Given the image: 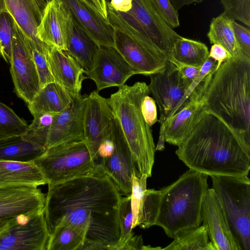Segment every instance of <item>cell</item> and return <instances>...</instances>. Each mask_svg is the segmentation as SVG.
<instances>
[{
    "instance_id": "3957f363",
    "label": "cell",
    "mask_w": 250,
    "mask_h": 250,
    "mask_svg": "<svg viewBox=\"0 0 250 250\" xmlns=\"http://www.w3.org/2000/svg\"><path fill=\"white\" fill-rule=\"evenodd\" d=\"M218 117L250 144V58L229 59L216 70L202 100Z\"/></svg>"
},
{
    "instance_id": "83f0119b",
    "label": "cell",
    "mask_w": 250,
    "mask_h": 250,
    "mask_svg": "<svg viewBox=\"0 0 250 250\" xmlns=\"http://www.w3.org/2000/svg\"><path fill=\"white\" fill-rule=\"evenodd\" d=\"M208 55V48L205 44L181 36L174 42L168 61L176 66L184 65L201 67Z\"/></svg>"
},
{
    "instance_id": "ee69618b",
    "label": "cell",
    "mask_w": 250,
    "mask_h": 250,
    "mask_svg": "<svg viewBox=\"0 0 250 250\" xmlns=\"http://www.w3.org/2000/svg\"><path fill=\"white\" fill-rule=\"evenodd\" d=\"M182 78L190 85L198 75L201 67L179 65L177 66Z\"/></svg>"
},
{
    "instance_id": "4316f807",
    "label": "cell",
    "mask_w": 250,
    "mask_h": 250,
    "mask_svg": "<svg viewBox=\"0 0 250 250\" xmlns=\"http://www.w3.org/2000/svg\"><path fill=\"white\" fill-rule=\"evenodd\" d=\"M72 102L69 94L55 82L41 87L28 105L33 116L43 113L54 114L68 108Z\"/></svg>"
},
{
    "instance_id": "4dcf8cb0",
    "label": "cell",
    "mask_w": 250,
    "mask_h": 250,
    "mask_svg": "<svg viewBox=\"0 0 250 250\" xmlns=\"http://www.w3.org/2000/svg\"><path fill=\"white\" fill-rule=\"evenodd\" d=\"M173 241L163 250H215L209 241L204 225L190 228L179 232Z\"/></svg>"
},
{
    "instance_id": "f35d334b",
    "label": "cell",
    "mask_w": 250,
    "mask_h": 250,
    "mask_svg": "<svg viewBox=\"0 0 250 250\" xmlns=\"http://www.w3.org/2000/svg\"><path fill=\"white\" fill-rule=\"evenodd\" d=\"M224 11L234 20L250 27V0H220Z\"/></svg>"
},
{
    "instance_id": "484cf974",
    "label": "cell",
    "mask_w": 250,
    "mask_h": 250,
    "mask_svg": "<svg viewBox=\"0 0 250 250\" xmlns=\"http://www.w3.org/2000/svg\"><path fill=\"white\" fill-rule=\"evenodd\" d=\"M46 184L42 172L33 162L0 161V187Z\"/></svg>"
},
{
    "instance_id": "7bdbcfd3",
    "label": "cell",
    "mask_w": 250,
    "mask_h": 250,
    "mask_svg": "<svg viewBox=\"0 0 250 250\" xmlns=\"http://www.w3.org/2000/svg\"><path fill=\"white\" fill-rule=\"evenodd\" d=\"M208 56L217 61V69L222 63L232 57L224 47L217 44H214L211 46Z\"/></svg>"
},
{
    "instance_id": "8992f818",
    "label": "cell",
    "mask_w": 250,
    "mask_h": 250,
    "mask_svg": "<svg viewBox=\"0 0 250 250\" xmlns=\"http://www.w3.org/2000/svg\"><path fill=\"white\" fill-rule=\"evenodd\" d=\"M107 18L114 28V48L135 71L150 75L161 71L166 56L146 36L126 21L106 1Z\"/></svg>"
},
{
    "instance_id": "bcb514c9",
    "label": "cell",
    "mask_w": 250,
    "mask_h": 250,
    "mask_svg": "<svg viewBox=\"0 0 250 250\" xmlns=\"http://www.w3.org/2000/svg\"><path fill=\"white\" fill-rule=\"evenodd\" d=\"M141 235L134 236L127 243L124 250H145Z\"/></svg>"
},
{
    "instance_id": "f546056e",
    "label": "cell",
    "mask_w": 250,
    "mask_h": 250,
    "mask_svg": "<svg viewBox=\"0 0 250 250\" xmlns=\"http://www.w3.org/2000/svg\"><path fill=\"white\" fill-rule=\"evenodd\" d=\"M45 150L24 140L22 136L0 140V161L33 162Z\"/></svg>"
},
{
    "instance_id": "5bb4252c",
    "label": "cell",
    "mask_w": 250,
    "mask_h": 250,
    "mask_svg": "<svg viewBox=\"0 0 250 250\" xmlns=\"http://www.w3.org/2000/svg\"><path fill=\"white\" fill-rule=\"evenodd\" d=\"M114 118L107 99L97 91L87 95L83 116L84 141L97 164L98 150L103 141L110 136Z\"/></svg>"
},
{
    "instance_id": "816d5d0a",
    "label": "cell",
    "mask_w": 250,
    "mask_h": 250,
    "mask_svg": "<svg viewBox=\"0 0 250 250\" xmlns=\"http://www.w3.org/2000/svg\"><path fill=\"white\" fill-rule=\"evenodd\" d=\"M46 1V2H48L50 0H45Z\"/></svg>"
},
{
    "instance_id": "8fae6325",
    "label": "cell",
    "mask_w": 250,
    "mask_h": 250,
    "mask_svg": "<svg viewBox=\"0 0 250 250\" xmlns=\"http://www.w3.org/2000/svg\"><path fill=\"white\" fill-rule=\"evenodd\" d=\"M149 76L148 89L159 107L161 127L185 106L184 98L189 85L181 77L177 66L169 61L161 71Z\"/></svg>"
},
{
    "instance_id": "7402d4cb",
    "label": "cell",
    "mask_w": 250,
    "mask_h": 250,
    "mask_svg": "<svg viewBox=\"0 0 250 250\" xmlns=\"http://www.w3.org/2000/svg\"><path fill=\"white\" fill-rule=\"evenodd\" d=\"M70 13L60 0L47 2L42 18L37 28V37L45 44L66 51Z\"/></svg>"
},
{
    "instance_id": "836d02e7",
    "label": "cell",
    "mask_w": 250,
    "mask_h": 250,
    "mask_svg": "<svg viewBox=\"0 0 250 250\" xmlns=\"http://www.w3.org/2000/svg\"><path fill=\"white\" fill-rule=\"evenodd\" d=\"M55 115L43 113L34 116L32 123L22 135V138L36 146L46 149L49 131Z\"/></svg>"
},
{
    "instance_id": "7dc6e473",
    "label": "cell",
    "mask_w": 250,
    "mask_h": 250,
    "mask_svg": "<svg viewBox=\"0 0 250 250\" xmlns=\"http://www.w3.org/2000/svg\"><path fill=\"white\" fill-rule=\"evenodd\" d=\"M169 1L174 8L178 11L185 5H188L193 3H201L203 0H169Z\"/></svg>"
},
{
    "instance_id": "9a60e30c",
    "label": "cell",
    "mask_w": 250,
    "mask_h": 250,
    "mask_svg": "<svg viewBox=\"0 0 250 250\" xmlns=\"http://www.w3.org/2000/svg\"><path fill=\"white\" fill-rule=\"evenodd\" d=\"M45 195L38 187H0V228L21 216L43 211Z\"/></svg>"
},
{
    "instance_id": "681fc988",
    "label": "cell",
    "mask_w": 250,
    "mask_h": 250,
    "mask_svg": "<svg viewBox=\"0 0 250 250\" xmlns=\"http://www.w3.org/2000/svg\"><path fill=\"white\" fill-rule=\"evenodd\" d=\"M91 6L97 9L99 11V7L96 0H84ZM100 12V11H99Z\"/></svg>"
},
{
    "instance_id": "60d3db41",
    "label": "cell",
    "mask_w": 250,
    "mask_h": 250,
    "mask_svg": "<svg viewBox=\"0 0 250 250\" xmlns=\"http://www.w3.org/2000/svg\"><path fill=\"white\" fill-rule=\"evenodd\" d=\"M232 25L236 38L240 46L241 52L243 55L250 58V30L237 22L233 19Z\"/></svg>"
},
{
    "instance_id": "ac0fdd59",
    "label": "cell",
    "mask_w": 250,
    "mask_h": 250,
    "mask_svg": "<svg viewBox=\"0 0 250 250\" xmlns=\"http://www.w3.org/2000/svg\"><path fill=\"white\" fill-rule=\"evenodd\" d=\"M87 97L80 94L72 98L68 108L55 115L46 148L62 143L84 140L83 116Z\"/></svg>"
},
{
    "instance_id": "44dd1931",
    "label": "cell",
    "mask_w": 250,
    "mask_h": 250,
    "mask_svg": "<svg viewBox=\"0 0 250 250\" xmlns=\"http://www.w3.org/2000/svg\"><path fill=\"white\" fill-rule=\"evenodd\" d=\"M147 177L135 172L132 175L131 205L133 215L132 229L139 226L147 229L155 225L160 190L146 188Z\"/></svg>"
},
{
    "instance_id": "c3c4849f",
    "label": "cell",
    "mask_w": 250,
    "mask_h": 250,
    "mask_svg": "<svg viewBox=\"0 0 250 250\" xmlns=\"http://www.w3.org/2000/svg\"><path fill=\"white\" fill-rule=\"evenodd\" d=\"M96 1L98 5L100 12L104 18H107L106 1L105 0H96Z\"/></svg>"
},
{
    "instance_id": "277c9868",
    "label": "cell",
    "mask_w": 250,
    "mask_h": 250,
    "mask_svg": "<svg viewBox=\"0 0 250 250\" xmlns=\"http://www.w3.org/2000/svg\"><path fill=\"white\" fill-rule=\"evenodd\" d=\"M149 93L145 82L119 87L107 99L114 116L118 120L140 175H152L155 146L150 126L141 111L144 98Z\"/></svg>"
},
{
    "instance_id": "ffe728a7",
    "label": "cell",
    "mask_w": 250,
    "mask_h": 250,
    "mask_svg": "<svg viewBox=\"0 0 250 250\" xmlns=\"http://www.w3.org/2000/svg\"><path fill=\"white\" fill-rule=\"evenodd\" d=\"M46 56L54 82L62 87L74 98L80 94L82 82L86 77L84 70L66 51L46 45Z\"/></svg>"
},
{
    "instance_id": "30bf717a",
    "label": "cell",
    "mask_w": 250,
    "mask_h": 250,
    "mask_svg": "<svg viewBox=\"0 0 250 250\" xmlns=\"http://www.w3.org/2000/svg\"><path fill=\"white\" fill-rule=\"evenodd\" d=\"M49 237L43 211L21 216L0 228V250H46Z\"/></svg>"
},
{
    "instance_id": "cb8c5ba5",
    "label": "cell",
    "mask_w": 250,
    "mask_h": 250,
    "mask_svg": "<svg viewBox=\"0 0 250 250\" xmlns=\"http://www.w3.org/2000/svg\"><path fill=\"white\" fill-rule=\"evenodd\" d=\"M11 14L25 36L37 42V28L47 4L45 0H4Z\"/></svg>"
},
{
    "instance_id": "7a4b0ae2",
    "label": "cell",
    "mask_w": 250,
    "mask_h": 250,
    "mask_svg": "<svg viewBox=\"0 0 250 250\" xmlns=\"http://www.w3.org/2000/svg\"><path fill=\"white\" fill-rule=\"evenodd\" d=\"M175 153L189 169L209 176H248L250 169V144L243 135L208 112Z\"/></svg>"
},
{
    "instance_id": "4fadbf2b",
    "label": "cell",
    "mask_w": 250,
    "mask_h": 250,
    "mask_svg": "<svg viewBox=\"0 0 250 250\" xmlns=\"http://www.w3.org/2000/svg\"><path fill=\"white\" fill-rule=\"evenodd\" d=\"M111 136L113 143V152L96 168L109 176L121 193L130 195L132 174L139 173L120 125L115 117L112 123Z\"/></svg>"
},
{
    "instance_id": "9c48e42d",
    "label": "cell",
    "mask_w": 250,
    "mask_h": 250,
    "mask_svg": "<svg viewBox=\"0 0 250 250\" xmlns=\"http://www.w3.org/2000/svg\"><path fill=\"white\" fill-rule=\"evenodd\" d=\"M9 64L14 91L28 105L41 88L40 80L25 36L15 21Z\"/></svg>"
},
{
    "instance_id": "52a82bcc",
    "label": "cell",
    "mask_w": 250,
    "mask_h": 250,
    "mask_svg": "<svg viewBox=\"0 0 250 250\" xmlns=\"http://www.w3.org/2000/svg\"><path fill=\"white\" fill-rule=\"evenodd\" d=\"M230 231L241 250H250V180L248 176H210Z\"/></svg>"
},
{
    "instance_id": "e575fe53",
    "label": "cell",
    "mask_w": 250,
    "mask_h": 250,
    "mask_svg": "<svg viewBox=\"0 0 250 250\" xmlns=\"http://www.w3.org/2000/svg\"><path fill=\"white\" fill-rule=\"evenodd\" d=\"M28 126L11 108L0 102V140L22 136Z\"/></svg>"
},
{
    "instance_id": "603a6c76",
    "label": "cell",
    "mask_w": 250,
    "mask_h": 250,
    "mask_svg": "<svg viewBox=\"0 0 250 250\" xmlns=\"http://www.w3.org/2000/svg\"><path fill=\"white\" fill-rule=\"evenodd\" d=\"M207 112L203 101L190 102L160 127L159 142L178 146Z\"/></svg>"
},
{
    "instance_id": "5b68a950",
    "label": "cell",
    "mask_w": 250,
    "mask_h": 250,
    "mask_svg": "<svg viewBox=\"0 0 250 250\" xmlns=\"http://www.w3.org/2000/svg\"><path fill=\"white\" fill-rule=\"evenodd\" d=\"M208 175L189 169L170 185L160 189L155 225L173 238L179 232L199 227L201 209L208 189Z\"/></svg>"
},
{
    "instance_id": "ab89813d",
    "label": "cell",
    "mask_w": 250,
    "mask_h": 250,
    "mask_svg": "<svg viewBox=\"0 0 250 250\" xmlns=\"http://www.w3.org/2000/svg\"><path fill=\"white\" fill-rule=\"evenodd\" d=\"M161 18L172 28L180 25L179 15L169 0H149Z\"/></svg>"
},
{
    "instance_id": "d4e9b609",
    "label": "cell",
    "mask_w": 250,
    "mask_h": 250,
    "mask_svg": "<svg viewBox=\"0 0 250 250\" xmlns=\"http://www.w3.org/2000/svg\"><path fill=\"white\" fill-rule=\"evenodd\" d=\"M66 47V51L77 61L84 73L92 69L99 45L76 23L71 15L68 22Z\"/></svg>"
},
{
    "instance_id": "b9f144b4",
    "label": "cell",
    "mask_w": 250,
    "mask_h": 250,
    "mask_svg": "<svg viewBox=\"0 0 250 250\" xmlns=\"http://www.w3.org/2000/svg\"><path fill=\"white\" fill-rule=\"evenodd\" d=\"M141 111L145 121L150 127L158 121L156 102L148 95H146L143 100Z\"/></svg>"
},
{
    "instance_id": "f1b7e54d",
    "label": "cell",
    "mask_w": 250,
    "mask_h": 250,
    "mask_svg": "<svg viewBox=\"0 0 250 250\" xmlns=\"http://www.w3.org/2000/svg\"><path fill=\"white\" fill-rule=\"evenodd\" d=\"M232 20L225 11L212 18L207 36L210 43L222 46L232 57L236 58L243 55L232 28Z\"/></svg>"
},
{
    "instance_id": "1f68e13d",
    "label": "cell",
    "mask_w": 250,
    "mask_h": 250,
    "mask_svg": "<svg viewBox=\"0 0 250 250\" xmlns=\"http://www.w3.org/2000/svg\"><path fill=\"white\" fill-rule=\"evenodd\" d=\"M85 233L67 226L56 227L50 233L46 250H81Z\"/></svg>"
},
{
    "instance_id": "2e32d148",
    "label": "cell",
    "mask_w": 250,
    "mask_h": 250,
    "mask_svg": "<svg viewBox=\"0 0 250 250\" xmlns=\"http://www.w3.org/2000/svg\"><path fill=\"white\" fill-rule=\"evenodd\" d=\"M84 74L95 82L99 92L124 85L136 73L114 47L99 46L92 69Z\"/></svg>"
},
{
    "instance_id": "74e56055",
    "label": "cell",
    "mask_w": 250,
    "mask_h": 250,
    "mask_svg": "<svg viewBox=\"0 0 250 250\" xmlns=\"http://www.w3.org/2000/svg\"><path fill=\"white\" fill-rule=\"evenodd\" d=\"M15 29V20L7 11L0 14V56L9 64Z\"/></svg>"
},
{
    "instance_id": "d590c367",
    "label": "cell",
    "mask_w": 250,
    "mask_h": 250,
    "mask_svg": "<svg viewBox=\"0 0 250 250\" xmlns=\"http://www.w3.org/2000/svg\"><path fill=\"white\" fill-rule=\"evenodd\" d=\"M25 37L37 67L41 88L48 83L54 82L47 59V44L43 42H36L26 36Z\"/></svg>"
},
{
    "instance_id": "ba28073f",
    "label": "cell",
    "mask_w": 250,
    "mask_h": 250,
    "mask_svg": "<svg viewBox=\"0 0 250 250\" xmlns=\"http://www.w3.org/2000/svg\"><path fill=\"white\" fill-rule=\"evenodd\" d=\"M33 162L42 172L48 187L83 176L95 169L84 140L49 147Z\"/></svg>"
},
{
    "instance_id": "f6af8a7d",
    "label": "cell",
    "mask_w": 250,
    "mask_h": 250,
    "mask_svg": "<svg viewBox=\"0 0 250 250\" xmlns=\"http://www.w3.org/2000/svg\"><path fill=\"white\" fill-rule=\"evenodd\" d=\"M109 3L115 10L125 13L131 9L132 0H111Z\"/></svg>"
},
{
    "instance_id": "d6986e66",
    "label": "cell",
    "mask_w": 250,
    "mask_h": 250,
    "mask_svg": "<svg viewBox=\"0 0 250 250\" xmlns=\"http://www.w3.org/2000/svg\"><path fill=\"white\" fill-rule=\"evenodd\" d=\"M202 221L215 250H241L234 239L213 189L208 188L202 202Z\"/></svg>"
},
{
    "instance_id": "f907efd6",
    "label": "cell",
    "mask_w": 250,
    "mask_h": 250,
    "mask_svg": "<svg viewBox=\"0 0 250 250\" xmlns=\"http://www.w3.org/2000/svg\"><path fill=\"white\" fill-rule=\"evenodd\" d=\"M6 10L4 0H0V14L3 11Z\"/></svg>"
},
{
    "instance_id": "d6a6232c",
    "label": "cell",
    "mask_w": 250,
    "mask_h": 250,
    "mask_svg": "<svg viewBox=\"0 0 250 250\" xmlns=\"http://www.w3.org/2000/svg\"><path fill=\"white\" fill-rule=\"evenodd\" d=\"M217 61L208 56L201 67L198 75L187 90L184 98L185 106L190 102H199L203 100L211 79L217 69Z\"/></svg>"
},
{
    "instance_id": "8d00e7d4",
    "label": "cell",
    "mask_w": 250,
    "mask_h": 250,
    "mask_svg": "<svg viewBox=\"0 0 250 250\" xmlns=\"http://www.w3.org/2000/svg\"><path fill=\"white\" fill-rule=\"evenodd\" d=\"M120 236L117 250H124L127 243L133 237L132 232L133 215L131 205V196L122 197L119 212Z\"/></svg>"
},
{
    "instance_id": "7c38bea8",
    "label": "cell",
    "mask_w": 250,
    "mask_h": 250,
    "mask_svg": "<svg viewBox=\"0 0 250 250\" xmlns=\"http://www.w3.org/2000/svg\"><path fill=\"white\" fill-rule=\"evenodd\" d=\"M117 12L169 60L173 43L181 36L161 18L149 0H132L130 10Z\"/></svg>"
},
{
    "instance_id": "e0dca14e",
    "label": "cell",
    "mask_w": 250,
    "mask_h": 250,
    "mask_svg": "<svg viewBox=\"0 0 250 250\" xmlns=\"http://www.w3.org/2000/svg\"><path fill=\"white\" fill-rule=\"evenodd\" d=\"M73 20L99 46L114 47V28L107 18L84 0H60Z\"/></svg>"
},
{
    "instance_id": "6da1fadb",
    "label": "cell",
    "mask_w": 250,
    "mask_h": 250,
    "mask_svg": "<svg viewBox=\"0 0 250 250\" xmlns=\"http://www.w3.org/2000/svg\"><path fill=\"white\" fill-rule=\"evenodd\" d=\"M44 215L49 234L57 227L83 231L81 250H117L121 193L98 168L80 177L48 187Z\"/></svg>"
}]
</instances>
